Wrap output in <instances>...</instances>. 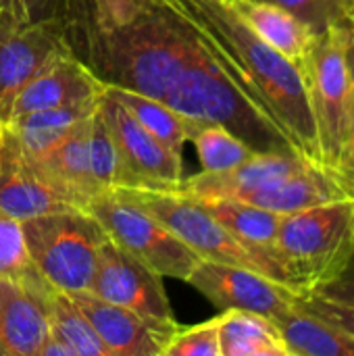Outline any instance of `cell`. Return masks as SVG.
Returning <instances> with one entry per match:
<instances>
[{
  "label": "cell",
  "instance_id": "1",
  "mask_svg": "<svg viewBox=\"0 0 354 356\" xmlns=\"http://www.w3.org/2000/svg\"><path fill=\"white\" fill-rule=\"evenodd\" d=\"M161 2L198 31L225 73L275 123L292 150L323 167L317 127L298 67L261 40L238 15L232 0Z\"/></svg>",
  "mask_w": 354,
  "mask_h": 356
},
{
  "label": "cell",
  "instance_id": "2",
  "mask_svg": "<svg viewBox=\"0 0 354 356\" xmlns=\"http://www.w3.org/2000/svg\"><path fill=\"white\" fill-rule=\"evenodd\" d=\"M198 50L196 29L161 0H138L136 15L111 29L86 27L77 56L106 83L163 100Z\"/></svg>",
  "mask_w": 354,
  "mask_h": 356
},
{
  "label": "cell",
  "instance_id": "3",
  "mask_svg": "<svg viewBox=\"0 0 354 356\" xmlns=\"http://www.w3.org/2000/svg\"><path fill=\"white\" fill-rule=\"evenodd\" d=\"M163 102L188 121L223 125L255 152H294L275 123L234 83L200 35L194 58Z\"/></svg>",
  "mask_w": 354,
  "mask_h": 356
},
{
  "label": "cell",
  "instance_id": "4",
  "mask_svg": "<svg viewBox=\"0 0 354 356\" xmlns=\"http://www.w3.org/2000/svg\"><path fill=\"white\" fill-rule=\"evenodd\" d=\"M275 250L298 294L321 288L342 271L354 252V200L282 215Z\"/></svg>",
  "mask_w": 354,
  "mask_h": 356
},
{
  "label": "cell",
  "instance_id": "5",
  "mask_svg": "<svg viewBox=\"0 0 354 356\" xmlns=\"http://www.w3.org/2000/svg\"><path fill=\"white\" fill-rule=\"evenodd\" d=\"M134 204L156 217L167 229H171L184 244H188L200 259L217 261L227 265L246 267L259 271L280 284H288L286 271L273 257L261 254L236 236H232L194 196L177 190H154V188H121L113 190ZM292 288V286H290Z\"/></svg>",
  "mask_w": 354,
  "mask_h": 356
},
{
  "label": "cell",
  "instance_id": "6",
  "mask_svg": "<svg viewBox=\"0 0 354 356\" xmlns=\"http://www.w3.org/2000/svg\"><path fill=\"white\" fill-rule=\"evenodd\" d=\"M21 227L29 259L50 288L69 294L90 290L106 234L88 211L48 213L21 221Z\"/></svg>",
  "mask_w": 354,
  "mask_h": 356
},
{
  "label": "cell",
  "instance_id": "7",
  "mask_svg": "<svg viewBox=\"0 0 354 356\" xmlns=\"http://www.w3.org/2000/svg\"><path fill=\"white\" fill-rule=\"evenodd\" d=\"M119 248L163 277L186 282L200 257L142 207L117 192H100L86 209Z\"/></svg>",
  "mask_w": 354,
  "mask_h": 356
},
{
  "label": "cell",
  "instance_id": "8",
  "mask_svg": "<svg viewBox=\"0 0 354 356\" xmlns=\"http://www.w3.org/2000/svg\"><path fill=\"white\" fill-rule=\"evenodd\" d=\"M340 25L315 38L303 73L325 169L354 131V94L344 63Z\"/></svg>",
  "mask_w": 354,
  "mask_h": 356
},
{
  "label": "cell",
  "instance_id": "9",
  "mask_svg": "<svg viewBox=\"0 0 354 356\" xmlns=\"http://www.w3.org/2000/svg\"><path fill=\"white\" fill-rule=\"evenodd\" d=\"M77 54L69 27L58 19L27 21L0 6V123L6 125L19 92L63 56Z\"/></svg>",
  "mask_w": 354,
  "mask_h": 356
},
{
  "label": "cell",
  "instance_id": "10",
  "mask_svg": "<svg viewBox=\"0 0 354 356\" xmlns=\"http://www.w3.org/2000/svg\"><path fill=\"white\" fill-rule=\"evenodd\" d=\"M88 292L106 302L125 307L159 325L179 327L163 286V275L108 238L100 244L94 280Z\"/></svg>",
  "mask_w": 354,
  "mask_h": 356
},
{
  "label": "cell",
  "instance_id": "11",
  "mask_svg": "<svg viewBox=\"0 0 354 356\" xmlns=\"http://www.w3.org/2000/svg\"><path fill=\"white\" fill-rule=\"evenodd\" d=\"M215 307L252 311L271 321L296 305L298 292L259 271L200 259L186 280Z\"/></svg>",
  "mask_w": 354,
  "mask_h": 356
},
{
  "label": "cell",
  "instance_id": "12",
  "mask_svg": "<svg viewBox=\"0 0 354 356\" xmlns=\"http://www.w3.org/2000/svg\"><path fill=\"white\" fill-rule=\"evenodd\" d=\"M98 111L108 125L125 165L140 179V188L167 190L182 184V156L159 142L106 88L98 100Z\"/></svg>",
  "mask_w": 354,
  "mask_h": 356
},
{
  "label": "cell",
  "instance_id": "13",
  "mask_svg": "<svg viewBox=\"0 0 354 356\" xmlns=\"http://www.w3.org/2000/svg\"><path fill=\"white\" fill-rule=\"evenodd\" d=\"M71 296L90 319L111 356H163L167 342L177 332V327L159 325L92 292H73Z\"/></svg>",
  "mask_w": 354,
  "mask_h": 356
},
{
  "label": "cell",
  "instance_id": "14",
  "mask_svg": "<svg viewBox=\"0 0 354 356\" xmlns=\"http://www.w3.org/2000/svg\"><path fill=\"white\" fill-rule=\"evenodd\" d=\"M50 292L52 288L0 277V356H40L50 334Z\"/></svg>",
  "mask_w": 354,
  "mask_h": 356
},
{
  "label": "cell",
  "instance_id": "15",
  "mask_svg": "<svg viewBox=\"0 0 354 356\" xmlns=\"http://www.w3.org/2000/svg\"><path fill=\"white\" fill-rule=\"evenodd\" d=\"M106 83L92 71V67L77 54H69L38 73L15 98L10 119L58 106H75L96 102ZM6 121V123H8Z\"/></svg>",
  "mask_w": 354,
  "mask_h": 356
},
{
  "label": "cell",
  "instance_id": "16",
  "mask_svg": "<svg viewBox=\"0 0 354 356\" xmlns=\"http://www.w3.org/2000/svg\"><path fill=\"white\" fill-rule=\"evenodd\" d=\"M67 209L79 207L23 159L8 134L0 154V213L17 221H27Z\"/></svg>",
  "mask_w": 354,
  "mask_h": 356
},
{
  "label": "cell",
  "instance_id": "17",
  "mask_svg": "<svg viewBox=\"0 0 354 356\" xmlns=\"http://www.w3.org/2000/svg\"><path fill=\"white\" fill-rule=\"evenodd\" d=\"M309 159L296 152H257L242 165L223 173H198L184 177L177 190L196 198H242L273 181L305 169Z\"/></svg>",
  "mask_w": 354,
  "mask_h": 356
},
{
  "label": "cell",
  "instance_id": "18",
  "mask_svg": "<svg viewBox=\"0 0 354 356\" xmlns=\"http://www.w3.org/2000/svg\"><path fill=\"white\" fill-rule=\"evenodd\" d=\"M90 121L92 117L81 121L65 140H61L48 152L35 159L23 156L35 167L38 173H42L54 188L67 194L79 209H86V204L94 196L104 192L96 184L90 167Z\"/></svg>",
  "mask_w": 354,
  "mask_h": 356
},
{
  "label": "cell",
  "instance_id": "19",
  "mask_svg": "<svg viewBox=\"0 0 354 356\" xmlns=\"http://www.w3.org/2000/svg\"><path fill=\"white\" fill-rule=\"evenodd\" d=\"M232 4L261 40L305 73L317 35L296 15L269 0H232Z\"/></svg>",
  "mask_w": 354,
  "mask_h": 356
},
{
  "label": "cell",
  "instance_id": "20",
  "mask_svg": "<svg viewBox=\"0 0 354 356\" xmlns=\"http://www.w3.org/2000/svg\"><path fill=\"white\" fill-rule=\"evenodd\" d=\"M238 200L263 207L267 211L288 215L303 209H311L317 204L334 202V200H348L332 179L325 167L317 163H309L298 173L273 181L261 190H255Z\"/></svg>",
  "mask_w": 354,
  "mask_h": 356
},
{
  "label": "cell",
  "instance_id": "21",
  "mask_svg": "<svg viewBox=\"0 0 354 356\" xmlns=\"http://www.w3.org/2000/svg\"><path fill=\"white\" fill-rule=\"evenodd\" d=\"M98 100L75 104V106L33 111V113L10 119L6 123V129L10 138L15 140L19 152L25 159H35L48 152L61 140H65L81 121L92 117V113L98 106Z\"/></svg>",
  "mask_w": 354,
  "mask_h": 356
},
{
  "label": "cell",
  "instance_id": "22",
  "mask_svg": "<svg viewBox=\"0 0 354 356\" xmlns=\"http://www.w3.org/2000/svg\"><path fill=\"white\" fill-rule=\"evenodd\" d=\"M196 200L242 244L280 261V254L275 250V238H277V229L282 223L280 213L267 211L263 207H257L238 198H196Z\"/></svg>",
  "mask_w": 354,
  "mask_h": 356
},
{
  "label": "cell",
  "instance_id": "23",
  "mask_svg": "<svg viewBox=\"0 0 354 356\" xmlns=\"http://www.w3.org/2000/svg\"><path fill=\"white\" fill-rule=\"evenodd\" d=\"M290 356H354V340L298 305L273 319Z\"/></svg>",
  "mask_w": 354,
  "mask_h": 356
},
{
  "label": "cell",
  "instance_id": "24",
  "mask_svg": "<svg viewBox=\"0 0 354 356\" xmlns=\"http://www.w3.org/2000/svg\"><path fill=\"white\" fill-rule=\"evenodd\" d=\"M219 346L221 356H290L269 317L240 309L219 315Z\"/></svg>",
  "mask_w": 354,
  "mask_h": 356
},
{
  "label": "cell",
  "instance_id": "25",
  "mask_svg": "<svg viewBox=\"0 0 354 356\" xmlns=\"http://www.w3.org/2000/svg\"><path fill=\"white\" fill-rule=\"evenodd\" d=\"M106 90L173 154L184 156V144L188 142V119L177 111L167 106L163 100L117 86H106Z\"/></svg>",
  "mask_w": 354,
  "mask_h": 356
},
{
  "label": "cell",
  "instance_id": "26",
  "mask_svg": "<svg viewBox=\"0 0 354 356\" xmlns=\"http://www.w3.org/2000/svg\"><path fill=\"white\" fill-rule=\"evenodd\" d=\"M48 325L50 336L61 340L73 356H111L90 319L69 292L52 288L48 296Z\"/></svg>",
  "mask_w": 354,
  "mask_h": 356
},
{
  "label": "cell",
  "instance_id": "27",
  "mask_svg": "<svg viewBox=\"0 0 354 356\" xmlns=\"http://www.w3.org/2000/svg\"><path fill=\"white\" fill-rule=\"evenodd\" d=\"M188 142L194 144L204 173L230 171L257 154L236 134L217 123L188 121Z\"/></svg>",
  "mask_w": 354,
  "mask_h": 356
},
{
  "label": "cell",
  "instance_id": "28",
  "mask_svg": "<svg viewBox=\"0 0 354 356\" xmlns=\"http://www.w3.org/2000/svg\"><path fill=\"white\" fill-rule=\"evenodd\" d=\"M90 167L96 184L104 192L121 188H140V179L125 165L98 106L90 121Z\"/></svg>",
  "mask_w": 354,
  "mask_h": 356
},
{
  "label": "cell",
  "instance_id": "29",
  "mask_svg": "<svg viewBox=\"0 0 354 356\" xmlns=\"http://www.w3.org/2000/svg\"><path fill=\"white\" fill-rule=\"evenodd\" d=\"M0 277L19 280L38 288H50L29 259L21 221L10 219L2 213H0Z\"/></svg>",
  "mask_w": 354,
  "mask_h": 356
},
{
  "label": "cell",
  "instance_id": "30",
  "mask_svg": "<svg viewBox=\"0 0 354 356\" xmlns=\"http://www.w3.org/2000/svg\"><path fill=\"white\" fill-rule=\"evenodd\" d=\"M8 6L17 10L19 17L27 21L58 19L69 27L71 44L77 52L81 31L88 23L86 0H6Z\"/></svg>",
  "mask_w": 354,
  "mask_h": 356
},
{
  "label": "cell",
  "instance_id": "31",
  "mask_svg": "<svg viewBox=\"0 0 354 356\" xmlns=\"http://www.w3.org/2000/svg\"><path fill=\"white\" fill-rule=\"evenodd\" d=\"M296 15L315 35L340 25L353 15V0H269Z\"/></svg>",
  "mask_w": 354,
  "mask_h": 356
},
{
  "label": "cell",
  "instance_id": "32",
  "mask_svg": "<svg viewBox=\"0 0 354 356\" xmlns=\"http://www.w3.org/2000/svg\"><path fill=\"white\" fill-rule=\"evenodd\" d=\"M163 356H221L219 317L192 327H177Z\"/></svg>",
  "mask_w": 354,
  "mask_h": 356
},
{
  "label": "cell",
  "instance_id": "33",
  "mask_svg": "<svg viewBox=\"0 0 354 356\" xmlns=\"http://www.w3.org/2000/svg\"><path fill=\"white\" fill-rule=\"evenodd\" d=\"M298 305L311 313H315L317 317L325 319L328 323H332L334 327H338L340 332H344L346 336H351L354 340V307L319 296V294H298Z\"/></svg>",
  "mask_w": 354,
  "mask_h": 356
},
{
  "label": "cell",
  "instance_id": "34",
  "mask_svg": "<svg viewBox=\"0 0 354 356\" xmlns=\"http://www.w3.org/2000/svg\"><path fill=\"white\" fill-rule=\"evenodd\" d=\"M86 8H88L86 27L111 29L129 21L136 15L138 0H86Z\"/></svg>",
  "mask_w": 354,
  "mask_h": 356
},
{
  "label": "cell",
  "instance_id": "35",
  "mask_svg": "<svg viewBox=\"0 0 354 356\" xmlns=\"http://www.w3.org/2000/svg\"><path fill=\"white\" fill-rule=\"evenodd\" d=\"M328 173L344 194V198L354 200V131L353 136L344 142L340 154L336 161L328 167Z\"/></svg>",
  "mask_w": 354,
  "mask_h": 356
},
{
  "label": "cell",
  "instance_id": "36",
  "mask_svg": "<svg viewBox=\"0 0 354 356\" xmlns=\"http://www.w3.org/2000/svg\"><path fill=\"white\" fill-rule=\"evenodd\" d=\"M313 294H319V296L354 307V252L351 254L348 263L342 267V271L334 280L323 284L321 288L313 290Z\"/></svg>",
  "mask_w": 354,
  "mask_h": 356
},
{
  "label": "cell",
  "instance_id": "37",
  "mask_svg": "<svg viewBox=\"0 0 354 356\" xmlns=\"http://www.w3.org/2000/svg\"><path fill=\"white\" fill-rule=\"evenodd\" d=\"M340 33H342V52H344V63H346V71H348V79H351V88H353V94H354V19L353 17L340 25Z\"/></svg>",
  "mask_w": 354,
  "mask_h": 356
},
{
  "label": "cell",
  "instance_id": "38",
  "mask_svg": "<svg viewBox=\"0 0 354 356\" xmlns=\"http://www.w3.org/2000/svg\"><path fill=\"white\" fill-rule=\"evenodd\" d=\"M40 356H73V353L61 340H56L54 336L48 334V338H46V342H44V346L40 350Z\"/></svg>",
  "mask_w": 354,
  "mask_h": 356
},
{
  "label": "cell",
  "instance_id": "39",
  "mask_svg": "<svg viewBox=\"0 0 354 356\" xmlns=\"http://www.w3.org/2000/svg\"><path fill=\"white\" fill-rule=\"evenodd\" d=\"M6 138H8L6 125H4V123H0V154H2V150H4V146H6Z\"/></svg>",
  "mask_w": 354,
  "mask_h": 356
},
{
  "label": "cell",
  "instance_id": "40",
  "mask_svg": "<svg viewBox=\"0 0 354 356\" xmlns=\"http://www.w3.org/2000/svg\"><path fill=\"white\" fill-rule=\"evenodd\" d=\"M2 4H6V0H0V6H2Z\"/></svg>",
  "mask_w": 354,
  "mask_h": 356
},
{
  "label": "cell",
  "instance_id": "41",
  "mask_svg": "<svg viewBox=\"0 0 354 356\" xmlns=\"http://www.w3.org/2000/svg\"><path fill=\"white\" fill-rule=\"evenodd\" d=\"M351 17H353V19H354V0H353V15H351Z\"/></svg>",
  "mask_w": 354,
  "mask_h": 356
}]
</instances>
